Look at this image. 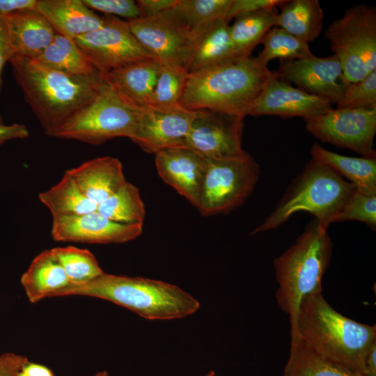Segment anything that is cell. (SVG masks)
I'll return each instance as SVG.
<instances>
[{"label": "cell", "mask_w": 376, "mask_h": 376, "mask_svg": "<svg viewBox=\"0 0 376 376\" xmlns=\"http://www.w3.org/2000/svg\"><path fill=\"white\" fill-rule=\"evenodd\" d=\"M9 62L25 100L49 136L55 137L61 127L97 95L105 81L102 75H69L18 54Z\"/></svg>", "instance_id": "cell-1"}, {"label": "cell", "mask_w": 376, "mask_h": 376, "mask_svg": "<svg viewBox=\"0 0 376 376\" xmlns=\"http://www.w3.org/2000/svg\"><path fill=\"white\" fill-rule=\"evenodd\" d=\"M290 334L320 355L362 375L366 357L376 341V327L343 315L326 301L322 292L308 295L300 304Z\"/></svg>", "instance_id": "cell-2"}, {"label": "cell", "mask_w": 376, "mask_h": 376, "mask_svg": "<svg viewBox=\"0 0 376 376\" xmlns=\"http://www.w3.org/2000/svg\"><path fill=\"white\" fill-rule=\"evenodd\" d=\"M271 74L256 57H236L189 73L179 104L245 117Z\"/></svg>", "instance_id": "cell-3"}, {"label": "cell", "mask_w": 376, "mask_h": 376, "mask_svg": "<svg viewBox=\"0 0 376 376\" xmlns=\"http://www.w3.org/2000/svg\"><path fill=\"white\" fill-rule=\"evenodd\" d=\"M70 295L109 301L148 320L182 318L194 313L200 307L197 299L177 285L105 272L86 283L70 285L54 297Z\"/></svg>", "instance_id": "cell-4"}, {"label": "cell", "mask_w": 376, "mask_h": 376, "mask_svg": "<svg viewBox=\"0 0 376 376\" xmlns=\"http://www.w3.org/2000/svg\"><path fill=\"white\" fill-rule=\"evenodd\" d=\"M327 229L313 218L296 242L273 261L278 283L276 301L289 315L290 329L295 327L303 299L322 292V280L333 247Z\"/></svg>", "instance_id": "cell-5"}, {"label": "cell", "mask_w": 376, "mask_h": 376, "mask_svg": "<svg viewBox=\"0 0 376 376\" xmlns=\"http://www.w3.org/2000/svg\"><path fill=\"white\" fill-rule=\"evenodd\" d=\"M356 189L333 169L311 158L274 210L251 234L276 229L299 212H308L328 228Z\"/></svg>", "instance_id": "cell-6"}, {"label": "cell", "mask_w": 376, "mask_h": 376, "mask_svg": "<svg viewBox=\"0 0 376 376\" xmlns=\"http://www.w3.org/2000/svg\"><path fill=\"white\" fill-rule=\"evenodd\" d=\"M140 108L106 80L97 95L57 132L55 137L98 145L117 138H130Z\"/></svg>", "instance_id": "cell-7"}, {"label": "cell", "mask_w": 376, "mask_h": 376, "mask_svg": "<svg viewBox=\"0 0 376 376\" xmlns=\"http://www.w3.org/2000/svg\"><path fill=\"white\" fill-rule=\"evenodd\" d=\"M325 37L348 84L376 70L375 8L366 5L349 8L328 26Z\"/></svg>", "instance_id": "cell-8"}, {"label": "cell", "mask_w": 376, "mask_h": 376, "mask_svg": "<svg viewBox=\"0 0 376 376\" xmlns=\"http://www.w3.org/2000/svg\"><path fill=\"white\" fill-rule=\"evenodd\" d=\"M259 173L258 164L246 151L236 157L206 158V170L197 209L204 216L230 212L251 195Z\"/></svg>", "instance_id": "cell-9"}, {"label": "cell", "mask_w": 376, "mask_h": 376, "mask_svg": "<svg viewBox=\"0 0 376 376\" xmlns=\"http://www.w3.org/2000/svg\"><path fill=\"white\" fill-rule=\"evenodd\" d=\"M174 7L155 16L127 21L133 36L152 58L160 64L185 68L191 52L192 30Z\"/></svg>", "instance_id": "cell-10"}, {"label": "cell", "mask_w": 376, "mask_h": 376, "mask_svg": "<svg viewBox=\"0 0 376 376\" xmlns=\"http://www.w3.org/2000/svg\"><path fill=\"white\" fill-rule=\"evenodd\" d=\"M103 19L100 28L74 40L102 75L128 63L152 58L133 36L127 20L111 15Z\"/></svg>", "instance_id": "cell-11"}, {"label": "cell", "mask_w": 376, "mask_h": 376, "mask_svg": "<svg viewBox=\"0 0 376 376\" xmlns=\"http://www.w3.org/2000/svg\"><path fill=\"white\" fill-rule=\"evenodd\" d=\"M305 122L307 131L323 142L352 150L364 157H376V108H332Z\"/></svg>", "instance_id": "cell-12"}, {"label": "cell", "mask_w": 376, "mask_h": 376, "mask_svg": "<svg viewBox=\"0 0 376 376\" xmlns=\"http://www.w3.org/2000/svg\"><path fill=\"white\" fill-rule=\"evenodd\" d=\"M244 116L211 110H197L185 146L205 158L236 157L242 147Z\"/></svg>", "instance_id": "cell-13"}, {"label": "cell", "mask_w": 376, "mask_h": 376, "mask_svg": "<svg viewBox=\"0 0 376 376\" xmlns=\"http://www.w3.org/2000/svg\"><path fill=\"white\" fill-rule=\"evenodd\" d=\"M196 111L178 104L166 110L142 108L130 138L149 153L185 146Z\"/></svg>", "instance_id": "cell-14"}, {"label": "cell", "mask_w": 376, "mask_h": 376, "mask_svg": "<svg viewBox=\"0 0 376 376\" xmlns=\"http://www.w3.org/2000/svg\"><path fill=\"white\" fill-rule=\"evenodd\" d=\"M276 75L297 88L336 104L349 84L336 55L281 61Z\"/></svg>", "instance_id": "cell-15"}, {"label": "cell", "mask_w": 376, "mask_h": 376, "mask_svg": "<svg viewBox=\"0 0 376 376\" xmlns=\"http://www.w3.org/2000/svg\"><path fill=\"white\" fill-rule=\"evenodd\" d=\"M332 109L327 99L309 94L279 79L274 72L249 107L246 116L301 117L304 120Z\"/></svg>", "instance_id": "cell-16"}, {"label": "cell", "mask_w": 376, "mask_h": 376, "mask_svg": "<svg viewBox=\"0 0 376 376\" xmlns=\"http://www.w3.org/2000/svg\"><path fill=\"white\" fill-rule=\"evenodd\" d=\"M143 224L114 221L99 212L52 219L51 234L57 242L119 244L138 237Z\"/></svg>", "instance_id": "cell-17"}, {"label": "cell", "mask_w": 376, "mask_h": 376, "mask_svg": "<svg viewBox=\"0 0 376 376\" xmlns=\"http://www.w3.org/2000/svg\"><path fill=\"white\" fill-rule=\"evenodd\" d=\"M155 162L164 182L197 207L206 170V158L182 146L156 152Z\"/></svg>", "instance_id": "cell-18"}, {"label": "cell", "mask_w": 376, "mask_h": 376, "mask_svg": "<svg viewBox=\"0 0 376 376\" xmlns=\"http://www.w3.org/2000/svg\"><path fill=\"white\" fill-rule=\"evenodd\" d=\"M65 173L82 193L97 205L126 182L122 163L110 156L90 159Z\"/></svg>", "instance_id": "cell-19"}, {"label": "cell", "mask_w": 376, "mask_h": 376, "mask_svg": "<svg viewBox=\"0 0 376 376\" xmlns=\"http://www.w3.org/2000/svg\"><path fill=\"white\" fill-rule=\"evenodd\" d=\"M2 17L15 54L37 59L56 33L36 8Z\"/></svg>", "instance_id": "cell-20"}, {"label": "cell", "mask_w": 376, "mask_h": 376, "mask_svg": "<svg viewBox=\"0 0 376 376\" xmlns=\"http://www.w3.org/2000/svg\"><path fill=\"white\" fill-rule=\"evenodd\" d=\"M237 56L225 19H217L192 30L191 52L185 69L189 73L221 63Z\"/></svg>", "instance_id": "cell-21"}, {"label": "cell", "mask_w": 376, "mask_h": 376, "mask_svg": "<svg viewBox=\"0 0 376 376\" xmlns=\"http://www.w3.org/2000/svg\"><path fill=\"white\" fill-rule=\"evenodd\" d=\"M36 9L56 33L70 39L100 28L103 17L87 7L82 0H38Z\"/></svg>", "instance_id": "cell-22"}, {"label": "cell", "mask_w": 376, "mask_h": 376, "mask_svg": "<svg viewBox=\"0 0 376 376\" xmlns=\"http://www.w3.org/2000/svg\"><path fill=\"white\" fill-rule=\"evenodd\" d=\"M161 64L152 58L136 61L103 75L104 79L134 105L149 107Z\"/></svg>", "instance_id": "cell-23"}, {"label": "cell", "mask_w": 376, "mask_h": 376, "mask_svg": "<svg viewBox=\"0 0 376 376\" xmlns=\"http://www.w3.org/2000/svg\"><path fill=\"white\" fill-rule=\"evenodd\" d=\"M31 303H37L70 285L69 279L51 249L42 251L31 263L20 279Z\"/></svg>", "instance_id": "cell-24"}, {"label": "cell", "mask_w": 376, "mask_h": 376, "mask_svg": "<svg viewBox=\"0 0 376 376\" xmlns=\"http://www.w3.org/2000/svg\"><path fill=\"white\" fill-rule=\"evenodd\" d=\"M312 159L321 162L352 183L357 191L376 194V157H355L334 152L315 143L311 148Z\"/></svg>", "instance_id": "cell-25"}, {"label": "cell", "mask_w": 376, "mask_h": 376, "mask_svg": "<svg viewBox=\"0 0 376 376\" xmlns=\"http://www.w3.org/2000/svg\"><path fill=\"white\" fill-rule=\"evenodd\" d=\"M279 8L276 26L308 44L319 36L324 13L318 0H284Z\"/></svg>", "instance_id": "cell-26"}, {"label": "cell", "mask_w": 376, "mask_h": 376, "mask_svg": "<svg viewBox=\"0 0 376 376\" xmlns=\"http://www.w3.org/2000/svg\"><path fill=\"white\" fill-rule=\"evenodd\" d=\"M290 354L283 376H363L315 352L296 334H290Z\"/></svg>", "instance_id": "cell-27"}, {"label": "cell", "mask_w": 376, "mask_h": 376, "mask_svg": "<svg viewBox=\"0 0 376 376\" xmlns=\"http://www.w3.org/2000/svg\"><path fill=\"white\" fill-rule=\"evenodd\" d=\"M45 66L72 76L93 77L102 75L88 60L75 40L59 33L36 59Z\"/></svg>", "instance_id": "cell-28"}, {"label": "cell", "mask_w": 376, "mask_h": 376, "mask_svg": "<svg viewBox=\"0 0 376 376\" xmlns=\"http://www.w3.org/2000/svg\"><path fill=\"white\" fill-rule=\"evenodd\" d=\"M278 8H265L235 19L230 25V36L237 56H251L266 33L276 26Z\"/></svg>", "instance_id": "cell-29"}, {"label": "cell", "mask_w": 376, "mask_h": 376, "mask_svg": "<svg viewBox=\"0 0 376 376\" xmlns=\"http://www.w3.org/2000/svg\"><path fill=\"white\" fill-rule=\"evenodd\" d=\"M38 199L53 218L81 215L97 208V205L89 200L65 173L58 183L40 192Z\"/></svg>", "instance_id": "cell-30"}, {"label": "cell", "mask_w": 376, "mask_h": 376, "mask_svg": "<svg viewBox=\"0 0 376 376\" xmlns=\"http://www.w3.org/2000/svg\"><path fill=\"white\" fill-rule=\"evenodd\" d=\"M97 211L119 223L143 224L146 209L137 187L126 181L97 205Z\"/></svg>", "instance_id": "cell-31"}, {"label": "cell", "mask_w": 376, "mask_h": 376, "mask_svg": "<svg viewBox=\"0 0 376 376\" xmlns=\"http://www.w3.org/2000/svg\"><path fill=\"white\" fill-rule=\"evenodd\" d=\"M261 43L263 49L256 58L266 66L274 59L295 61L314 56L307 42L277 26L266 33Z\"/></svg>", "instance_id": "cell-32"}, {"label": "cell", "mask_w": 376, "mask_h": 376, "mask_svg": "<svg viewBox=\"0 0 376 376\" xmlns=\"http://www.w3.org/2000/svg\"><path fill=\"white\" fill-rule=\"evenodd\" d=\"M51 250L63 268L70 285L86 283L104 272L95 256L88 249L67 246Z\"/></svg>", "instance_id": "cell-33"}, {"label": "cell", "mask_w": 376, "mask_h": 376, "mask_svg": "<svg viewBox=\"0 0 376 376\" xmlns=\"http://www.w3.org/2000/svg\"><path fill=\"white\" fill-rule=\"evenodd\" d=\"M189 72L180 65L161 64L149 107L166 110L179 104Z\"/></svg>", "instance_id": "cell-34"}, {"label": "cell", "mask_w": 376, "mask_h": 376, "mask_svg": "<svg viewBox=\"0 0 376 376\" xmlns=\"http://www.w3.org/2000/svg\"><path fill=\"white\" fill-rule=\"evenodd\" d=\"M232 0H178L175 9L187 25L196 29L225 19Z\"/></svg>", "instance_id": "cell-35"}, {"label": "cell", "mask_w": 376, "mask_h": 376, "mask_svg": "<svg viewBox=\"0 0 376 376\" xmlns=\"http://www.w3.org/2000/svg\"><path fill=\"white\" fill-rule=\"evenodd\" d=\"M336 105L339 109H375L376 70L361 80L350 83Z\"/></svg>", "instance_id": "cell-36"}, {"label": "cell", "mask_w": 376, "mask_h": 376, "mask_svg": "<svg viewBox=\"0 0 376 376\" xmlns=\"http://www.w3.org/2000/svg\"><path fill=\"white\" fill-rule=\"evenodd\" d=\"M359 221L372 230L376 228V194L368 195L356 191L350 196L334 222Z\"/></svg>", "instance_id": "cell-37"}, {"label": "cell", "mask_w": 376, "mask_h": 376, "mask_svg": "<svg viewBox=\"0 0 376 376\" xmlns=\"http://www.w3.org/2000/svg\"><path fill=\"white\" fill-rule=\"evenodd\" d=\"M91 10H96L107 15L118 16L130 20L141 17L136 1L132 0H82Z\"/></svg>", "instance_id": "cell-38"}, {"label": "cell", "mask_w": 376, "mask_h": 376, "mask_svg": "<svg viewBox=\"0 0 376 376\" xmlns=\"http://www.w3.org/2000/svg\"><path fill=\"white\" fill-rule=\"evenodd\" d=\"M284 0H232L226 22L243 15L269 8H279Z\"/></svg>", "instance_id": "cell-39"}, {"label": "cell", "mask_w": 376, "mask_h": 376, "mask_svg": "<svg viewBox=\"0 0 376 376\" xmlns=\"http://www.w3.org/2000/svg\"><path fill=\"white\" fill-rule=\"evenodd\" d=\"M28 359L23 355L13 352H4L0 354V376H16Z\"/></svg>", "instance_id": "cell-40"}, {"label": "cell", "mask_w": 376, "mask_h": 376, "mask_svg": "<svg viewBox=\"0 0 376 376\" xmlns=\"http://www.w3.org/2000/svg\"><path fill=\"white\" fill-rule=\"evenodd\" d=\"M178 0H139L136 3L140 10V17H148L159 15L173 8Z\"/></svg>", "instance_id": "cell-41"}, {"label": "cell", "mask_w": 376, "mask_h": 376, "mask_svg": "<svg viewBox=\"0 0 376 376\" xmlns=\"http://www.w3.org/2000/svg\"><path fill=\"white\" fill-rule=\"evenodd\" d=\"M15 54L10 45L7 28L2 16L0 15V90L2 84L1 73L4 65ZM0 123H3L0 116Z\"/></svg>", "instance_id": "cell-42"}, {"label": "cell", "mask_w": 376, "mask_h": 376, "mask_svg": "<svg viewBox=\"0 0 376 376\" xmlns=\"http://www.w3.org/2000/svg\"><path fill=\"white\" fill-rule=\"evenodd\" d=\"M29 136V130L23 124L13 123L7 125L0 123V145L10 140L25 139Z\"/></svg>", "instance_id": "cell-43"}, {"label": "cell", "mask_w": 376, "mask_h": 376, "mask_svg": "<svg viewBox=\"0 0 376 376\" xmlns=\"http://www.w3.org/2000/svg\"><path fill=\"white\" fill-rule=\"evenodd\" d=\"M38 0H0V15L36 8Z\"/></svg>", "instance_id": "cell-44"}, {"label": "cell", "mask_w": 376, "mask_h": 376, "mask_svg": "<svg viewBox=\"0 0 376 376\" xmlns=\"http://www.w3.org/2000/svg\"><path fill=\"white\" fill-rule=\"evenodd\" d=\"M16 376H54V374L47 367L29 361Z\"/></svg>", "instance_id": "cell-45"}, {"label": "cell", "mask_w": 376, "mask_h": 376, "mask_svg": "<svg viewBox=\"0 0 376 376\" xmlns=\"http://www.w3.org/2000/svg\"><path fill=\"white\" fill-rule=\"evenodd\" d=\"M363 376H376V341L371 345L366 357Z\"/></svg>", "instance_id": "cell-46"}, {"label": "cell", "mask_w": 376, "mask_h": 376, "mask_svg": "<svg viewBox=\"0 0 376 376\" xmlns=\"http://www.w3.org/2000/svg\"><path fill=\"white\" fill-rule=\"evenodd\" d=\"M94 376H109V374L107 371L102 370L97 373Z\"/></svg>", "instance_id": "cell-47"}, {"label": "cell", "mask_w": 376, "mask_h": 376, "mask_svg": "<svg viewBox=\"0 0 376 376\" xmlns=\"http://www.w3.org/2000/svg\"><path fill=\"white\" fill-rule=\"evenodd\" d=\"M214 374L213 372L210 373L207 376H214Z\"/></svg>", "instance_id": "cell-48"}, {"label": "cell", "mask_w": 376, "mask_h": 376, "mask_svg": "<svg viewBox=\"0 0 376 376\" xmlns=\"http://www.w3.org/2000/svg\"></svg>", "instance_id": "cell-49"}]
</instances>
